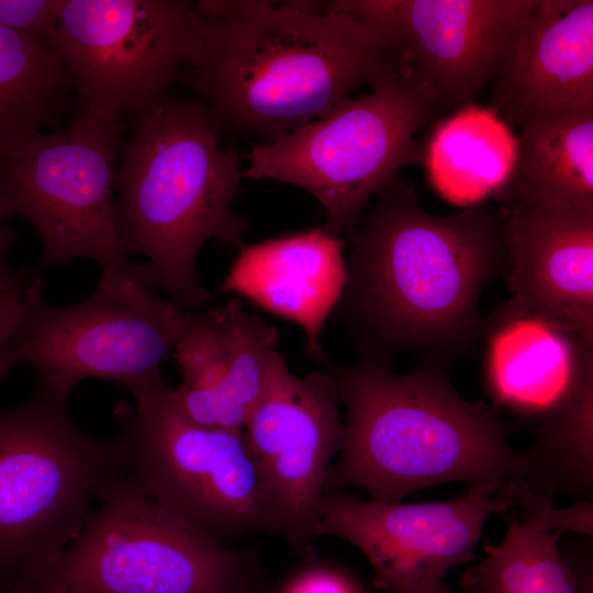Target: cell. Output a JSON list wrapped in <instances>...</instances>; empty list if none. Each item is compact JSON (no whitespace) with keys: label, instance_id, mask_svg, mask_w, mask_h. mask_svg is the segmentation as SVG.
<instances>
[{"label":"cell","instance_id":"26","mask_svg":"<svg viewBox=\"0 0 593 593\" xmlns=\"http://www.w3.org/2000/svg\"><path fill=\"white\" fill-rule=\"evenodd\" d=\"M43 289L37 269L24 265L0 281V345L15 327L35 293Z\"/></svg>","mask_w":593,"mask_h":593},{"label":"cell","instance_id":"7","mask_svg":"<svg viewBox=\"0 0 593 593\" xmlns=\"http://www.w3.org/2000/svg\"><path fill=\"white\" fill-rule=\"evenodd\" d=\"M253 548L233 549L166 511L133 471L35 588L56 593H259Z\"/></svg>","mask_w":593,"mask_h":593},{"label":"cell","instance_id":"19","mask_svg":"<svg viewBox=\"0 0 593 593\" xmlns=\"http://www.w3.org/2000/svg\"><path fill=\"white\" fill-rule=\"evenodd\" d=\"M344 249L345 242L323 226L242 244L215 293L242 295L299 325L307 354L326 363L320 339L344 288Z\"/></svg>","mask_w":593,"mask_h":593},{"label":"cell","instance_id":"18","mask_svg":"<svg viewBox=\"0 0 593 593\" xmlns=\"http://www.w3.org/2000/svg\"><path fill=\"white\" fill-rule=\"evenodd\" d=\"M483 374L493 406L535 428L593 388V343L502 305L484 321Z\"/></svg>","mask_w":593,"mask_h":593},{"label":"cell","instance_id":"3","mask_svg":"<svg viewBox=\"0 0 593 593\" xmlns=\"http://www.w3.org/2000/svg\"><path fill=\"white\" fill-rule=\"evenodd\" d=\"M325 365L346 407L326 494L359 488L370 500L395 503L445 482L525 483L529 451L514 450L500 412L461 398L446 368L428 363L399 376L388 365L366 360Z\"/></svg>","mask_w":593,"mask_h":593},{"label":"cell","instance_id":"9","mask_svg":"<svg viewBox=\"0 0 593 593\" xmlns=\"http://www.w3.org/2000/svg\"><path fill=\"white\" fill-rule=\"evenodd\" d=\"M114 416L133 473L166 511L227 545L278 534L243 432L195 423L176 405L161 370L125 387Z\"/></svg>","mask_w":593,"mask_h":593},{"label":"cell","instance_id":"2","mask_svg":"<svg viewBox=\"0 0 593 593\" xmlns=\"http://www.w3.org/2000/svg\"><path fill=\"white\" fill-rule=\"evenodd\" d=\"M182 75L219 131L258 144L323 116L360 87L403 76L389 41L332 1H255L235 19L198 15Z\"/></svg>","mask_w":593,"mask_h":593},{"label":"cell","instance_id":"10","mask_svg":"<svg viewBox=\"0 0 593 593\" xmlns=\"http://www.w3.org/2000/svg\"><path fill=\"white\" fill-rule=\"evenodd\" d=\"M187 313L124 275L102 270L83 301L56 307L40 289L0 345V379L29 363L36 384L68 399L86 379L122 387L158 370L179 339Z\"/></svg>","mask_w":593,"mask_h":593},{"label":"cell","instance_id":"21","mask_svg":"<svg viewBox=\"0 0 593 593\" xmlns=\"http://www.w3.org/2000/svg\"><path fill=\"white\" fill-rule=\"evenodd\" d=\"M516 137L490 107L470 103L432 125L422 163L437 193L471 208L492 199L506 180Z\"/></svg>","mask_w":593,"mask_h":593},{"label":"cell","instance_id":"29","mask_svg":"<svg viewBox=\"0 0 593 593\" xmlns=\"http://www.w3.org/2000/svg\"><path fill=\"white\" fill-rule=\"evenodd\" d=\"M12 593H56V592L46 590V589H41V588H33V589H27L23 591L12 592Z\"/></svg>","mask_w":593,"mask_h":593},{"label":"cell","instance_id":"25","mask_svg":"<svg viewBox=\"0 0 593 593\" xmlns=\"http://www.w3.org/2000/svg\"><path fill=\"white\" fill-rule=\"evenodd\" d=\"M64 0H0V25L56 49Z\"/></svg>","mask_w":593,"mask_h":593},{"label":"cell","instance_id":"16","mask_svg":"<svg viewBox=\"0 0 593 593\" xmlns=\"http://www.w3.org/2000/svg\"><path fill=\"white\" fill-rule=\"evenodd\" d=\"M489 107L517 126L593 110L592 0H530Z\"/></svg>","mask_w":593,"mask_h":593},{"label":"cell","instance_id":"6","mask_svg":"<svg viewBox=\"0 0 593 593\" xmlns=\"http://www.w3.org/2000/svg\"><path fill=\"white\" fill-rule=\"evenodd\" d=\"M440 119L430 92L401 76L272 142L256 144L243 178L309 192L325 210L323 228L339 237L356 226L383 184L422 161L424 141L417 134Z\"/></svg>","mask_w":593,"mask_h":593},{"label":"cell","instance_id":"14","mask_svg":"<svg viewBox=\"0 0 593 593\" xmlns=\"http://www.w3.org/2000/svg\"><path fill=\"white\" fill-rule=\"evenodd\" d=\"M378 30L402 75L434 97L441 115L473 103L506 67L530 0H340Z\"/></svg>","mask_w":593,"mask_h":593},{"label":"cell","instance_id":"27","mask_svg":"<svg viewBox=\"0 0 593 593\" xmlns=\"http://www.w3.org/2000/svg\"><path fill=\"white\" fill-rule=\"evenodd\" d=\"M16 240V232L9 225L0 228V281L7 280L13 276L15 269L7 265V258Z\"/></svg>","mask_w":593,"mask_h":593},{"label":"cell","instance_id":"22","mask_svg":"<svg viewBox=\"0 0 593 593\" xmlns=\"http://www.w3.org/2000/svg\"><path fill=\"white\" fill-rule=\"evenodd\" d=\"M72 99L59 53L0 25V158L45 128H60Z\"/></svg>","mask_w":593,"mask_h":593},{"label":"cell","instance_id":"4","mask_svg":"<svg viewBox=\"0 0 593 593\" xmlns=\"http://www.w3.org/2000/svg\"><path fill=\"white\" fill-rule=\"evenodd\" d=\"M134 123L115 171L118 235L130 256L148 259L152 288L188 313L211 296L197 272L203 244H244L247 221L232 211L240 155L221 147L220 131L198 98L168 96Z\"/></svg>","mask_w":593,"mask_h":593},{"label":"cell","instance_id":"1","mask_svg":"<svg viewBox=\"0 0 593 593\" xmlns=\"http://www.w3.org/2000/svg\"><path fill=\"white\" fill-rule=\"evenodd\" d=\"M369 203L347 233L346 279L333 313L361 360L388 365L412 349L447 369L482 337L481 293L505 277L504 210L481 203L433 214L399 176Z\"/></svg>","mask_w":593,"mask_h":593},{"label":"cell","instance_id":"17","mask_svg":"<svg viewBox=\"0 0 593 593\" xmlns=\"http://www.w3.org/2000/svg\"><path fill=\"white\" fill-rule=\"evenodd\" d=\"M502 208L512 295L503 305L593 343V210Z\"/></svg>","mask_w":593,"mask_h":593},{"label":"cell","instance_id":"24","mask_svg":"<svg viewBox=\"0 0 593 593\" xmlns=\"http://www.w3.org/2000/svg\"><path fill=\"white\" fill-rule=\"evenodd\" d=\"M259 593H365L356 579L318 556L302 561L277 580L265 582Z\"/></svg>","mask_w":593,"mask_h":593},{"label":"cell","instance_id":"23","mask_svg":"<svg viewBox=\"0 0 593 593\" xmlns=\"http://www.w3.org/2000/svg\"><path fill=\"white\" fill-rule=\"evenodd\" d=\"M503 541L467 569L460 584L468 593H592L591 578L579 577L562 559L551 530L512 514Z\"/></svg>","mask_w":593,"mask_h":593},{"label":"cell","instance_id":"5","mask_svg":"<svg viewBox=\"0 0 593 593\" xmlns=\"http://www.w3.org/2000/svg\"><path fill=\"white\" fill-rule=\"evenodd\" d=\"M132 471L124 440L85 433L68 399L35 385L0 411V593L41 584L93 504Z\"/></svg>","mask_w":593,"mask_h":593},{"label":"cell","instance_id":"8","mask_svg":"<svg viewBox=\"0 0 593 593\" xmlns=\"http://www.w3.org/2000/svg\"><path fill=\"white\" fill-rule=\"evenodd\" d=\"M124 120L80 112L69 126L41 133L0 158V228L20 215L41 242L38 267L97 261L152 288L116 231L114 180ZM154 290V289H153Z\"/></svg>","mask_w":593,"mask_h":593},{"label":"cell","instance_id":"11","mask_svg":"<svg viewBox=\"0 0 593 593\" xmlns=\"http://www.w3.org/2000/svg\"><path fill=\"white\" fill-rule=\"evenodd\" d=\"M198 14L184 0H64L56 38L81 112L133 122L182 78Z\"/></svg>","mask_w":593,"mask_h":593},{"label":"cell","instance_id":"13","mask_svg":"<svg viewBox=\"0 0 593 593\" xmlns=\"http://www.w3.org/2000/svg\"><path fill=\"white\" fill-rule=\"evenodd\" d=\"M525 486L512 482L470 486L458 497L427 503L327 493L317 537H338L359 549L373 569L376 589L407 593L472 560L488 516L513 511Z\"/></svg>","mask_w":593,"mask_h":593},{"label":"cell","instance_id":"28","mask_svg":"<svg viewBox=\"0 0 593 593\" xmlns=\"http://www.w3.org/2000/svg\"><path fill=\"white\" fill-rule=\"evenodd\" d=\"M407 593H450L445 586L443 580L430 582L424 585H421Z\"/></svg>","mask_w":593,"mask_h":593},{"label":"cell","instance_id":"20","mask_svg":"<svg viewBox=\"0 0 593 593\" xmlns=\"http://www.w3.org/2000/svg\"><path fill=\"white\" fill-rule=\"evenodd\" d=\"M516 137L500 205L593 210V110L527 121Z\"/></svg>","mask_w":593,"mask_h":593},{"label":"cell","instance_id":"12","mask_svg":"<svg viewBox=\"0 0 593 593\" xmlns=\"http://www.w3.org/2000/svg\"><path fill=\"white\" fill-rule=\"evenodd\" d=\"M336 380L326 368L293 373L283 356L243 436L278 534L301 557L314 540L327 472L344 440Z\"/></svg>","mask_w":593,"mask_h":593},{"label":"cell","instance_id":"15","mask_svg":"<svg viewBox=\"0 0 593 593\" xmlns=\"http://www.w3.org/2000/svg\"><path fill=\"white\" fill-rule=\"evenodd\" d=\"M278 329L248 312L238 296L187 313L174 350L181 381L179 410L204 426L243 432L278 361Z\"/></svg>","mask_w":593,"mask_h":593}]
</instances>
